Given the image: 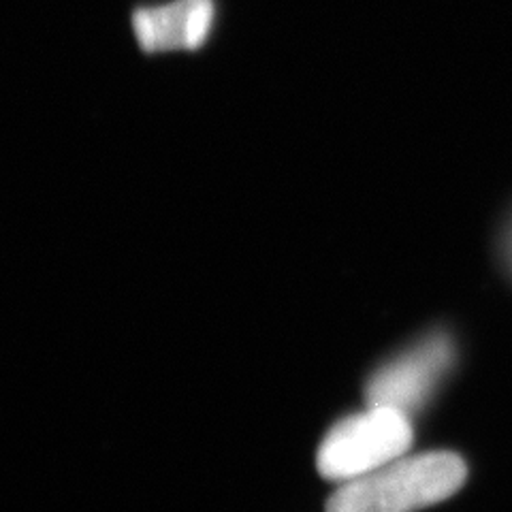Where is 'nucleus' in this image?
I'll return each mask as SVG.
<instances>
[{
	"label": "nucleus",
	"instance_id": "obj_1",
	"mask_svg": "<svg viewBox=\"0 0 512 512\" xmlns=\"http://www.w3.org/2000/svg\"><path fill=\"white\" fill-rule=\"evenodd\" d=\"M466 478V461L455 453L399 457L372 474L344 483L329 498L327 512H416L451 498Z\"/></svg>",
	"mask_w": 512,
	"mask_h": 512
},
{
	"label": "nucleus",
	"instance_id": "obj_2",
	"mask_svg": "<svg viewBox=\"0 0 512 512\" xmlns=\"http://www.w3.org/2000/svg\"><path fill=\"white\" fill-rule=\"evenodd\" d=\"M412 440L414 429L408 414L367 406L333 425L318 448L316 468L320 476L344 485L404 457Z\"/></svg>",
	"mask_w": 512,
	"mask_h": 512
},
{
	"label": "nucleus",
	"instance_id": "obj_3",
	"mask_svg": "<svg viewBox=\"0 0 512 512\" xmlns=\"http://www.w3.org/2000/svg\"><path fill=\"white\" fill-rule=\"evenodd\" d=\"M457 350L451 335L438 331L382 365L365 387L367 406L393 408L412 416L423 410L453 370Z\"/></svg>",
	"mask_w": 512,
	"mask_h": 512
},
{
	"label": "nucleus",
	"instance_id": "obj_4",
	"mask_svg": "<svg viewBox=\"0 0 512 512\" xmlns=\"http://www.w3.org/2000/svg\"><path fill=\"white\" fill-rule=\"evenodd\" d=\"M214 22V0H173L133 15L135 39L143 52L199 50Z\"/></svg>",
	"mask_w": 512,
	"mask_h": 512
}]
</instances>
